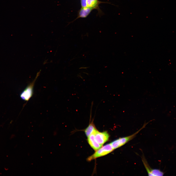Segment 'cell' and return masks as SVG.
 <instances>
[{
	"label": "cell",
	"instance_id": "277c9868",
	"mask_svg": "<svg viewBox=\"0 0 176 176\" xmlns=\"http://www.w3.org/2000/svg\"><path fill=\"white\" fill-rule=\"evenodd\" d=\"M93 133L96 141L102 146L109 139V135L107 131L100 132L97 129Z\"/></svg>",
	"mask_w": 176,
	"mask_h": 176
},
{
	"label": "cell",
	"instance_id": "9c48e42d",
	"mask_svg": "<svg viewBox=\"0 0 176 176\" xmlns=\"http://www.w3.org/2000/svg\"><path fill=\"white\" fill-rule=\"evenodd\" d=\"M97 129L94 123L93 120L90 123L87 128L85 130L84 132L87 137H88L91 134L93 133Z\"/></svg>",
	"mask_w": 176,
	"mask_h": 176
},
{
	"label": "cell",
	"instance_id": "7a4b0ae2",
	"mask_svg": "<svg viewBox=\"0 0 176 176\" xmlns=\"http://www.w3.org/2000/svg\"><path fill=\"white\" fill-rule=\"evenodd\" d=\"M147 123L143 125L142 128L133 134L126 137L119 138L111 142L110 143L114 150L124 145L133 139L142 129L144 127Z\"/></svg>",
	"mask_w": 176,
	"mask_h": 176
},
{
	"label": "cell",
	"instance_id": "ba28073f",
	"mask_svg": "<svg viewBox=\"0 0 176 176\" xmlns=\"http://www.w3.org/2000/svg\"><path fill=\"white\" fill-rule=\"evenodd\" d=\"M104 2L99 1L98 0H87L86 3L87 7H91L94 9L99 10V5L101 3Z\"/></svg>",
	"mask_w": 176,
	"mask_h": 176
},
{
	"label": "cell",
	"instance_id": "30bf717a",
	"mask_svg": "<svg viewBox=\"0 0 176 176\" xmlns=\"http://www.w3.org/2000/svg\"><path fill=\"white\" fill-rule=\"evenodd\" d=\"M86 0H80L81 7H87Z\"/></svg>",
	"mask_w": 176,
	"mask_h": 176
},
{
	"label": "cell",
	"instance_id": "3957f363",
	"mask_svg": "<svg viewBox=\"0 0 176 176\" xmlns=\"http://www.w3.org/2000/svg\"><path fill=\"white\" fill-rule=\"evenodd\" d=\"M38 73L34 79L28 85L21 93L20 96L22 100L26 101H28L33 96L34 83L39 74Z\"/></svg>",
	"mask_w": 176,
	"mask_h": 176
},
{
	"label": "cell",
	"instance_id": "8992f818",
	"mask_svg": "<svg viewBox=\"0 0 176 176\" xmlns=\"http://www.w3.org/2000/svg\"><path fill=\"white\" fill-rule=\"evenodd\" d=\"M93 10H94L93 8L90 7H81L78 11V16L76 19L79 18H86Z\"/></svg>",
	"mask_w": 176,
	"mask_h": 176
},
{
	"label": "cell",
	"instance_id": "6da1fadb",
	"mask_svg": "<svg viewBox=\"0 0 176 176\" xmlns=\"http://www.w3.org/2000/svg\"><path fill=\"white\" fill-rule=\"evenodd\" d=\"M114 150L110 143H108L96 151L93 154L88 157L87 160L88 161H90L97 158L105 155Z\"/></svg>",
	"mask_w": 176,
	"mask_h": 176
},
{
	"label": "cell",
	"instance_id": "5b68a950",
	"mask_svg": "<svg viewBox=\"0 0 176 176\" xmlns=\"http://www.w3.org/2000/svg\"><path fill=\"white\" fill-rule=\"evenodd\" d=\"M88 137V141L89 144L95 150H97L102 146L96 141L94 133L91 134Z\"/></svg>",
	"mask_w": 176,
	"mask_h": 176
},
{
	"label": "cell",
	"instance_id": "52a82bcc",
	"mask_svg": "<svg viewBox=\"0 0 176 176\" xmlns=\"http://www.w3.org/2000/svg\"><path fill=\"white\" fill-rule=\"evenodd\" d=\"M143 163L145 168L149 176H162L164 174L163 173L159 170L152 169L148 166L145 162Z\"/></svg>",
	"mask_w": 176,
	"mask_h": 176
}]
</instances>
